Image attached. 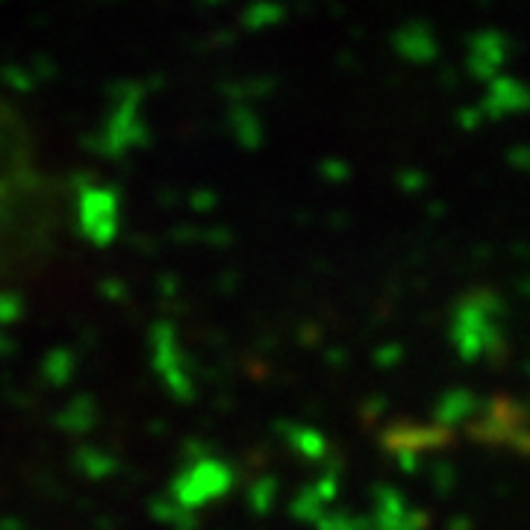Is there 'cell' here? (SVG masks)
Wrapping results in <instances>:
<instances>
[{
  "label": "cell",
  "mask_w": 530,
  "mask_h": 530,
  "mask_svg": "<svg viewBox=\"0 0 530 530\" xmlns=\"http://www.w3.org/2000/svg\"><path fill=\"white\" fill-rule=\"evenodd\" d=\"M62 195L27 115L0 89V274L27 269L53 248Z\"/></svg>",
  "instance_id": "6da1fadb"
}]
</instances>
